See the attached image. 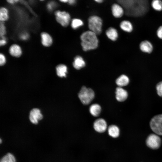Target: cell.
<instances>
[{
	"instance_id": "obj_1",
	"label": "cell",
	"mask_w": 162,
	"mask_h": 162,
	"mask_svg": "<svg viewBox=\"0 0 162 162\" xmlns=\"http://www.w3.org/2000/svg\"><path fill=\"white\" fill-rule=\"evenodd\" d=\"M81 44L84 51L94 50L98 45L99 41L97 35L90 31L82 33L80 36Z\"/></svg>"
},
{
	"instance_id": "obj_2",
	"label": "cell",
	"mask_w": 162,
	"mask_h": 162,
	"mask_svg": "<svg viewBox=\"0 0 162 162\" xmlns=\"http://www.w3.org/2000/svg\"><path fill=\"white\" fill-rule=\"evenodd\" d=\"M149 8L148 0H134L131 6L125 10V13L129 16H140L146 14Z\"/></svg>"
},
{
	"instance_id": "obj_3",
	"label": "cell",
	"mask_w": 162,
	"mask_h": 162,
	"mask_svg": "<svg viewBox=\"0 0 162 162\" xmlns=\"http://www.w3.org/2000/svg\"><path fill=\"white\" fill-rule=\"evenodd\" d=\"M88 23L89 30L97 35L101 33L103 21L99 16L95 15L90 16L88 18Z\"/></svg>"
},
{
	"instance_id": "obj_4",
	"label": "cell",
	"mask_w": 162,
	"mask_h": 162,
	"mask_svg": "<svg viewBox=\"0 0 162 162\" xmlns=\"http://www.w3.org/2000/svg\"><path fill=\"white\" fill-rule=\"evenodd\" d=\"M78 97L81 102L84 105H88L94 98V93L91 88L82 86L78 94Z\"/></svg>"
},
{
	"instance_id": "obj_5",
	"label": "cell",
	"mask_w": 162,
	"mask_h": 162,
	"mask_svg": "<svg viewBox=\"0 0 162 162\" xmlns=\"http://www.w3.org/2000/svg\"><path fill=\"white\" fill-rule=\"evenodd\" d=\"M55 18L57 22L64 27L68 26L71 21L70 13L65 10H57L54 12Z\"/></svg>"
},
{
	"instance_id": "obj_6",
	"label": "cell",
	"mask_w": 162,
	"mask_h": 162,
	"mask_svg": "<svg viewBox=\"0 0 162 162\" xmlns=\"http://www.w3.org/2000/svg\"><path fill=\"white\" fill-rule=\"evenodd\" d=\"M150 126L154 134L162 135V114L156 115L152 118Z\"/></svg>"
},
{
	"instance_id": "obj_7",
	"label": "cell",
	"mask_w": 162,
	"mask_h": 162,
	"mask_svg": "<svg viewBox=\"0 0 162 162\" xmlns=\"http://www.w3.org/2000/svg\"><path fill=\"white\" fill-rule=\"evenodd\" d=\"M147 146L153 149H156L160 146L161 140L159 135L155 134H150L146 140Z\"/></svg>"
},
{
	"instance_id": "obj_8",
	"label": "cell",
	"mask_w": 162,
	"mask_h": 162,
	"mask_svg": "<svg viewBox=\"0 0 162 162\" xmlns=\"http://www.w3.org/2000/svg\"><path fill=\"white\" fill-rule=\"evenodd\" d=\"M111 10L112 15L116 18H120L125 13L124 8L118 3L112 4L111 7Z\"/></svg>"
},
{
	"instance_id": "obj_9",
	"label": "cell",
	"mask_w": 162,
	"mask_h": 162,
	"mask_svg": "<svg viewBox=\"0 0 162 162\" xmlns=\"http://www.w3.org/2000/svg\"><path fill=\"white\" fill-rule=\"evenodd\" d=\"M93 127L96 131L99 133H102L104 132L107 129V124L104 119L98 118L94 122Z\"/></svg>"
},
{
	"instance_id": "obj_10",
	"label": "cell",
	"mask_w": 162,
	"mask_h": 162,
	"mask_svg": "<svg viewBox=\"0 0 162 162\" xmlns=\"http://www.w3.org/2000/svg\"><path fill=\"white\" fill-rule=\"evenodd\" d=\"M29 118L32 123L36 124L38 123V121L42 119L43 115L39 109L34 108L31 111Z\"/></svg>"
},
{
	"instance_id": "obj_11",
	"label": "cell",
	"mask_w": 162,
	"mask_h": 162,
	"mask_svg": "<svg viewBox=\"0 0 162 162\" xmlns=\"http://www.w3.org/2000/svg\"><path fill=\"white\" fill-rule=\"evenodd\" d=\"M116 98L119 101L122 102L125 100L128 96L127 91L121 87H118L116 89Z\"/></svg>"
},
{
	"instance_id": "obj_12",
	"label": "cell",
	"mask_w": 162,
	"mask_h": 162,
	"mask_svg": "<svg viewBox=\"0 0 162 162\" xmlns=\"http://www.w3.org/2000/svg\"><path fill=\"white\" fill-rule=\"evenodd\" d=\"M86 64L85 61L81 56L77 55L74 58L73 65L75 69L80 70L84 67Z\"/></svg>"
},
{
	"instance_id": "obj_13",
	"label": "cell",
	"mask_w": 162,
	"mask_h": 162,
	"mask_svg": "<svg viewBox=\"0 0 162 162\" xmlns=\"http://www.w3.org/2000/svg\"><path fill=\"white\" fill-rule=\"evenodd\" d=\"M140 48L143 52L148 53H151L153 50V46L148 41L145 40L141 42L140 44Z\"/></svg>"
},
{
	"instance_id": "obj_14",
	"label": "cell",
	"mask_w": 162,
	"mask_h": 162,
	"mask_svg": "<svg viewBox=\"0 0 162 162\" xmlns=\"http://www.w3.org/2000/svg\"><path fill=\"white\" fill-rule=\"evenodd\" d=\"M106 34L109 39L113 41L116 40L118 37L117 30L112 27H110L106 30Z\"/></svg>"
},
{
	"instance_id": "obj_15",
	"label": "cell",
	"mask_w": 162,
	"mask_h": 162,
	"mask_svg": "<svg viewBox=\"0 0 162 162\" xmlns=\"http://www.w3.org/2000/svg\"><path fill=\"white\" fill-rule=\"evenodd\" d=\"M41 43L44 46L48 47L50 46L52 43V39L48 33L43 32L41 34Z\"/></svg>"
},
{
	"instance_id": "obj_16",
	"label": "cell",
	"mask_w": 162,
	"mask_h": 162,
	"mask_svg": "<svg viewBox=\"0 0 162 162\" xmlns=\"http://www.w3.org/2000/svg\"><path fill=\"white\" fill-rule=\"evenodd\" d=\"M9 52L12 56L16 57H19L22 53L21 47L16 44H13L10 47Z\"/></svg>"
},
{
	"instance_id": "obj_17",
	"label": "cell",
	"mask_w": 162,
	"mask_h": 162,
	"mask_svg": "<svg viewBox=\"0 0 162 162\" xmlns=\"http://www.w3.org/2000/svg\"><path fill=\"white\" fill-rule=\"evenodd\" d=\"M56 74L61 77H66L67 73L68 68L67 66L63 64L58 65L56 68Z\"/></svg>"
},
{
	"instance_id": "obj_18",
	"label": "cell",
	"mask_w": 162,
	"mask_h": 162,
	"mask_svg": "<svg viewBox=\"0 0 162 162\" xmlns=\"http://www.w3.org/2000/svg\"><path fill=\"white\" fill-rule=\"evenodd\" d=\"M108 132L109 135L113 138H117L120 134L119 128L114 125H112L109 127Z\"/></svg>"
},
{
	"instance_id": "obj_19",
	"label": "cell",
	"mask_w": 162,
	"mask_h": 162,
	"mask_svg": "<svg viewBox=\"0 0 162 162\" xmlns=\"http://www.w3.org/2000/svg\"><path fill=\"white\" fill-rule=\"evenodd\" d=\"M129 79L126 75L122 74L118 77L116 80V84L121 87L127 86L129 83Z\"/></svg>"
},
{
	"instance_id": "obj_20",
	"label": "cell",
	"mask_w": 162,
	"mask_h": 162,
	"mask_svg": "<svg viewBox=\"0 0 162 162\" xmlns=\"http://www.w3.org/2000/svg\"><path fill=\"white\" fill-rule=\"evenodd\" d=\"M121 28L124 32H130L133 29V26L131 23L128 20H124L120 23Z\"/></svg>"
},
{
	"instance_id": "obj_21",
	"label": "cell",
	"mask_w": 162,
	"mask_h": 162,
	"mask_svg": "<svg viewBox=\"0 0 162 162\" xmlns=\"http://www.w3.org/2000/svg\"><path fill=\"white\" fill-rule=\"evenodd\" d=\"M101 111V107L98 104H92L89 108V111L91 114L95 117L99 115Z\"/></svg>"
},
{
	"instance_id": "obj_22",
	"label": "cell",
	"mask_w": 162,
	"mask_h": 162,
	"mask_svg": "<svg viewBox=\"0 0 162 162\" xmlns=\"http://www.w3.org/2000/svg\"><path fill=\"white\" fill-rule=\"evenodd\" d=\"M9 11L7 8L2 7L0 9V20L4 22L9 18Z\"/></svg>"
},
{
	"instance_id": "obj_23",
	"label": "cell",
	"mask_w": 162,
	"mask_h": 162,
	"mask_svg": "<svg viewBox=\"0 0 162 162\" xmlns=\"http://www.w3.org/2000/svg\"><path fill=\"white\" fill-rule=\"evenodd\" d=\"M0 162H16V160L13 154L8 152L1 158Z\"/></svg>"
},
{
	"instance_id": "obj_24",
	"label": "cell",
	"mask_w": 162,
	"mask_h": 162,
	"mask_svg": "<svg viewBox=\"0 0 162 162\" xmlns=\"http://www.w3.org/2000/svg\"><path fill=\"white\" fill-rule=\"evenodd\" d=\"M71 28L74 29H76L84 25L83 21L78 18H74L71 20L70 22Z\"/></svg>"
},
{
	"instance_id": "obj_25",
	"label": "cell",
	"mask_w": 162,
	"mask_h": 162,
	"mask_svg": "<svg viewBox=\"0 0 162 162\" xmlns=\"http://www.w3.org/2000/svg\"><path fill=\"white\" fill-rule=\"evenodd\" d=\"M152 8L155 10H162V1L161 0H152L151 3Z\"/></svg>"
},
{
	"instance_id": "obj_26",
	"label": "cell",
	"mask_w": 162,
	"mask_h": 162,
	"mask_svg": "<svg viewBox=\"0 0 162 162\" xmlns=\"http://www.w3.org/2000/svg\"><path fill=\"white\" fill-rule=\"evenodd\" d=\"M117 3L124 8L125 10L130 8L133 4L134 0H116Z\"/></svg>"
},
{
	"instance_id": "obj_27",
	"label": "cell",
	"mask_w": 162,
	"mask_h": 162,
	"mask_svg": "<svg viewBox=\"0 0 162 162\" xmlns=\"http://www.w3.org/2000/svg\"><path fill=\"white\" fill-rule=\"evenodd\" d=\"M57 6V3L55 1L51 0L47 3L46 8L48 11L51 12L55 10Z\"/></svg>"
},
{
	"instance_id": "obj_28",
	"label": "cell",
	"mask_w": 162,
	"mask_h": 162,
	"mask_svg": "<svg viewBox=\"0 0 162 162\" xmlns=\"http://www.w3.org/2000/svg\"><path fill=\"white\" fill-rule=\"evenodd\" d=\"M6 32L5 26L4 22H1L0 24V35L1 37L4 36Z\"/></svg>"
},
{
	"instance_id": "obj_29",
	"label": "cell",
	"mask_w": 162,
	"mask_h": 162,
	"mask_svg": "<svg viewBox=\"0 0 162 162\" xmlns=\"http://www.w3.org/2000/svg\"><path fill=\"white\" fill-rule=\"evenodd\" d=\"M157 93L158 95L162 97V81L159 82L156 86Z\"/></svg>"
},
{
	"instance_id": "obj_30",
	"label": "cell",
	"mask_w": 162,
	"mask_h": 162,
	"mask_svg": "<svg viewBox=\"0 0 162 162\" xmlns=\"http://www.w3.org/2000/svg\"><path fill=\"white\" fill-rule=\"evenodd\" d=\"M6 62V58L4 56L2 53L0 54V65L3 66Z\"/></svg>"
},
{
	"instance_id": "obj_31",
	"label": "cell",
	"mask_w": 162,
	"mask_h": 162,
	"mask_svg": "<svg viewBox=\"0 0 162 162\" xmlns=\"http://www.w3.org/2000/svg\"><path fill=\"white\" fill-rule=\"evenodd\" d=\"M157 34L158 38L162 39V26L158 28L157 31Z\"/></svg>"
},
{
	"instance_id": "obj_32",
	"label": "cell",
	"mask_w": 162,
	"mask_h": 162,
	"mask_svg": "<svg viewBox=\"0 0 162 162\" xmlns=\"http://www.w3.org/2000/svg\"><path fill=\"white\" fill-rule=\"evenodd\" d=\"M8 4L13 5L18 3L20 0H6Z\"/></svg>"
},
{
	"instance_id": "obj_33",
	"label": "cell",
	"mask_w": 162,
	"mask_h": 162,
	"mask_svg": "<svg viewBox=\"0 0 162 162\" xmlns=\"http://www.w3.org/2000/svg\"><path fill=\"white\" fill-rule=\"evenodd\" d=\"M77 3V0H69L67 4L70 6H74Z\"/></svg>"
},
{
	"instance_id": "obj_34",
	"label": "cell",
	"mask_w": 162,
	"mask_h": 162,
	"mask_svg": "<svg viewBox=\"0 0 162 162\" xmlns=\"http://www.w3.org/2000/svg\"><path fill=\"white\" fill-rule=\"evenodd\" d=\"M2 39L0 40V45L1 46H3L6 44L7 41L4 36L2 37Z\"/></svg>"
},
{
	"instance_id": "obj_35",
	"label": "cell",
	"mask_w": 162,
	"mask_h": 162,
	"mask_svg": "<svg viewBox=\"0 0 162 162\" xmlns=\"http://www.w3.org/2000/svg\"><path fill=\"white\" fill-rule=\"evenodd\" d=\"M28 35L26 33H24L21 34V38L22 39L26 40L28 38Z\"/></svg>"
},
{
	"instance_id": "obj_36",
	"label": "cell",
	"mask_w": 162,
	"mask_h": 162,
	"mask_svg": "<svg viewBox=\"0 0 162 162\" xmlns=\"http://www.w3.org/2000/svg\"><path fill=\"white\" fill-rule=\"evenodd\" d=\"M95 3L101 4L103 3L105 1V0H93Z\"/></svg>"
},
{
	"instance_id": "obj_37",
	"label": "cell",
	"mask_w": 162,
	"mask_h": 162,
	"mask_svg": "<svg viewBox=\"0 0 162 162\" xmlns=\"http://www.w3.org/2000/svg\"><path fill=\"white\" fill-rule=\"evenodd\" d=\"M58 1L63 3H68L69 0H58Z\"/></svg>"
},
{
	"instance_id": "obj_38",
	"label": "cell",
	"mask_w": 162,
	"mask_h": 162,
	"mask_svg": "<svg viewBox=\"0 0 162 162\" xmlns=\"http://www.w3.org/2000/svg\"><path fill=\"white\" fill-rule=\"evenodd\" d=\"M39 1H45V0H38Z\"/></svg>"
}]
</instances>
